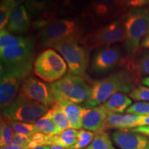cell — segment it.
Segmentation results:
<instances>
[{"label": "cell", "mask_w": 149, "mask_h": 149, "mask_svg": "<svg viewBox=\"0 0 149 149\" xmlns=\"http://www.w3.org/2000/svg\"><path fill=\"white\" fill-rule=\"evenodd\" d=\"M112 136L115 144L121 149H149V139L141 134L117 130Z\"/></svg>", "instance_id": "5bb4252c"}, {"label": "cell", "mask_w": 149, "mask_h": 149, "mask_svg": "<svg viewBox=\"0 0 149 149\" xmlns=\"http://www.w3.org/2000/svg\"><path fill=\"white\" fill-rule=\"evenodd\" d=\"M24 1L26 0H1L0 6H3L12 10L17 7L21 6Z\"/></svg>", "instance_id": "8d00e7d4"}, {"label": "cell", "mask_w": 149, "mask_h": 149, "mask_svg": "<svg viewBox=\"0 0 149 149\" xmlns=\"http://www.w3.org/2000/svg\"><path fill=\"white\" fill-rule=\"evenodd\" d=\"M55 48L64 57L68 67L69 73L83 76L89 64V50L80 46L79 42L67 40L55 44Z\"/></svg>", "instance_id": "9c48e42d"}, {"label": "cell", "mask_w": 149, "mask_h": 149, "mask_svg": "<svg viewBox=\"0 0 149 149\" xmlns=\"http://www.w3.org/2000/svg\"><path fill=\"white\" fill-rule=\"evenodd\" d=\"M149 126V115H139V118L136 124V127Z\"/></svg>", "instance_id": "f35d334b"}, {"label": "cell", "mask_w": 149, "mask_h": 149, "mask_svg": "<svg viewBox=\"0 0 149 149\" xmlns=\"http://www.w3.org/2000/svg\"><path fill=\"white\" fill-rule=\"evenodd\" d=\"M31 137L24 134L15 133L14 134L11 140L10 144L12 145H28L31 141Z\"/></svg>", "instance_id": "e575fe53"}, {"label": "cell", "mask_w": 149, "mask_h": 149, "mask_svg": "<svg viewBox=\"0 0 149 149\" xmlns=\"http://www.w3.org/2000/svg\"><path fill=\"white\" fill-rule=\"evenodd\" d=\"M109 115L102 105L93 108H86L82 116V128L95 134L106 132L104 124Z\"/></svg>", "instance_id": "9a60e30c"}, {"label": "cell", "mask_w": 149, "mask_h": 149, "mask_svg": "<svg viewBox=\"0 0 149 149\" xmlns=\"http://www.w3.org/2000/svg\"><path fill=\"white\" fill-rule=\"evenodd\" d=\"M13 128L10 125V119L1 115L0 122V145L1 147L6 146L10 144L11 140L14 135Z\"/></svg>", "instance_id": "d4e9b609"}, {"label": "cell", "mask_w": 149, "mask_h": 149, "mask_svg": "<svg viewBox=\"0 0 149 149\" xmlns=\"http://www.w3.org/2000/svg\"><path fill=\"white\" fill-rule=\"evenodd\" d=\"M95 135V133L90 130H79L78 132L77 142L66 149H83L91 144V142H92Z\"/></svg>", "instance_id": "f1b7e54d"}, {"label": "cell", "mask_w": 149, "mask_h": 149, "mask_svg": "<svg viewBox=\"0 0 149 149\" xmlns=\"http://www.w3.org/2000/svg\"><path fill=\"white\" fill-rule=\"evenodd\" d=\"M19 92V94L24 97L47 107H51L57 102L50 84H46L33 76H28L24 79Z\"/></svg>", "instance_id": "7c38bea8"}, {"label": "cell", "mask_w": 149, "mask_h": 149, "mask_svg": "<svg viewBox=\"0 0 149 149\" xmlns=\"http://www.w3.org/2000/svg\"><path fill=\"white\" fill-rule=\"evenodd\" d=\"M59 0H50L52 4H58V1Z\"/></svg>", "instance_id": "f6af8a7d"}, {"label": "cell", "mask_w": 149, "mask_h": 149, "mask_svg": "<svg viewBox=\"0 0 149 149\" xmlns=\"http://www.w3.org/2000/svg\"><path fill=\"white\" fill-rule=\"evenodd\" d=\"M140 46L142 48H144V49H149V31L146 35V36L143 38L141 42Z\"/></svg>", "instance_id": "60d3db41"}, {"label": "cell", "mask_w": 149, "mask_h": 149, "mask_svg": "<svg viewBox=\"0 0 149 149\" xmlns=\"http://www.w3.org/2000/svg\"><path fill=\"white\" fill-rule=\"evenodd\" d=\"M133 101L126 95L117 93L102 104L109 113H123L132 105Z\"/></svg>", "instance_id": "ac0fdd59"}, {"label": "cell", "mask_w": 149, "mask_h": 149, "mask_svg": "<svg viewBox=\"0 0 149 149\" xmlns=\"http://www.w3.org/2000/svg\"><path fill=\"white\" fill-rule=\"evenodd\" d=\"M127 130L132 132H135V133L141 134V135L147 136V137H149V126H139V127L130 128V129Z\"/></svg>", "instance_id": "74e56055"}, {"label": "cell", "mask_w": 149, "mask_h": 149, "mask_svg": "<svg viewBox=\"0 0 149 149\" xmlns=\"http://www.w3.org/2000/svg\"><path fill=\"white\" fill-rule=\"evenodd\" d=\"M34 124L36 126L39 132L43 133L48 135H56L62 132L57 126L54 124L49 117L46 115H43Z\"/></svg>", "instance_id": "4316f807"}, {"label": "cell", "mask_w": 149, "mask_h": 149, "mask_svg": "<svg viewBox=\"0 0 149 149\" xmlns=\"http://www.w3.org/2000/svg\"><path fill=\"white\" fill-rule=\"evenodd\" d=\"M32 39L31 37H18L13 36L6 29H2L0 31V49L9 46L25 44Z\"/></svg>", "instance_id": "484cf974"}, {"label": "cell", "mask_w": 149, "mask_h": 149, "mask_svg": "<svg viewBox=\"0 0 149 149\" xmlns=\"http://www.w3.org/2000/svg\"><path fill=\"white\" fill-rule=\"evenodd\" d=\"M126 58L118 46H104L99 48L93 55L91 70L95 74L107 73L123 65L125 66Z\"/></svg>", "instance_id": "8fae6325"}, {"label": "cell", "mask_w": 149, "mask_h": 149, "mask_svg": "<svg viewBox=\"0 0 149 149\" xmlns=\"http://www.w3.org/2000/svg\"><path fill=\"white\" fill-rule=\"evenodd\" d=\"M126 113L137 115H149V102H136L126 110Z\"/></svg>", "instance_id": "d6a6232c"}, {"label": "cell", "mask_w": 149, "mask_h": 149, "mask_svg": "<svg viewBox=\"0 0 149 149\" xmlns=\"http://www.w3.org/2000/svg\"><path fill=\"white\" fill-rule=\"evenodd\" d=\"M59 104L69 121L71 128L78 130L82 128V116L85 107L71 102Z\"/></svg>", "instance_id": "d6986e66"}, {"label": "cell", "mask_w": 149, "mask_h": 149, "mask_svg": "<svg viewBox=\"0 0 149 149\" xmlns=\"http://www.w3.org/2000/svg\"><path fill=\"white\" fill-rule=\"evenodd\" d=\"M33 149H51V148H50V146H42L40 147H37V148Z\"/></svg>", "instance_id": "ee69618b"}, {"label": "cell", "mask_w": 149, "mask_h": 149, "mask_svg": "<svg viewBox=\"0 0 149 149\" xmlns=\"http://www.w3.org/2000/svg\"><path fill=\"white\" fill-rule=\"evenodd\" d=\"M45 115L53 121L61 131L71 128L69 121L58 102H56L52 106Z\"/></svg>", "instance_id": "7402d4cb"}, {"label": "cell", "mask_w": 149, "mask_h": 149, "mask_svg": "<svg viewBox=\"0 0 149 149\" xmlns=\"http://www.w3.org/2000/svg\"><path fill=\"white\" fill-rule=\"evenodd\" d=\"M133 71L138 76L149 77V49L138 51L133 61Z\"/></svg>", "instance_id": "603a6c76"}, {"label": "cell", "mask_w": 149, "mask_h": 149, "mask_svg": "<svg viewBox=\"0 0 149 149\" xmlns=\"http://www.w3.org/2000/svg\"><path fill=\"white\" fill-rule=\"evenodd\" d=\"M50 148H51V149H66L64 147L57 146V145H51Z\"/></svg>", "instance_id": "7bdbcfd3"}, {"label": "cell", "mask_w": 149, "mask_h": 149, "mask_svg": "<svg viewBox=\"0 0 149 149\" xmlns=\"http://www.w3.org/2000/svg\"><path fill=\"white\" fill-rule=\"evenodd\" d=\"M86 149H115L109 136L106 132L96 134L91 144Z\"/></svg>", "instance_id": "83f0119b"}, {"label": "cell", "mask_w": 149, "mask_h": 149, "mask_svg": "<svg viewBox=\"0 0 149 149\" xmlns=\"http://www.w3.org/2000/svg\"><path fill=\"white\" fill-rule=\"evenodd\" d=\"M1 110V115L13 121L34 123L47 113L48 107L19 94L12 103Z\"/></svg>", "instance_id": "ba28073f"}, {"label": "cell", "mask_w": 149, "mask_h": 149, "mask_svg": "<svg viewBox=\"0 0 149 149\" xmlns=\"http://www.w3.org/2000/svg\"><path fill=\"white\" fill-rule=\"evenodd\" d=\"M125 31L126 63L124 68L133 71V61L143 38L149 31V10L133 8L122 19Z\"/></svg>", "instance_id": "7a4b0ae2"}, {"label": "cell", "mask_w": 149, "mask_h": 149, "mask_svg": "<svg viewBox=\"0 0 149 149\" xmlns=\"http://www.w3.org/2000/svg\"><path fill=\"white\" fill-rule=\"evenodd\" d=\"M33 61L24 64L6 65L0 67V104L3 109L15 100L22 81L29 75Z\"/></svg>", "instance_id": "5b68a950"}, {"label": "cell", "mask_w": 149, "mask_h": 149, "mask_svg": "<svg viewBox=\"0 0 149 149\" xmlns=\"http://www.w3.org/2000/svg\"><path fill=\"white\" fill-rule=\"evenodd\" d=\"M124 9L121 0H89L81 17L89 24L97 26L115 18Z\"/></svg>", "instance_id": "30bf717a"}, {"label": "cell", "mask_w": 149, "mask_h": 149, "mask_svg": "<svg viewBox=\"0 0 149 149\" xmlns=\"http://www.w3.org/2000/svg\"><path fill=\"white\" fill-rule=\"evenodd\" d=\"M78 132L79 130L76 129L68 128L56 135H51L49 139V146L57 145L65 148H69L77 141Z\"/></svg>", "instance_id": "44dd1931"}, {"label": "cell", "mask_w": 149, "mask_h": 149, "mask_svg": "<svg viewBox=\"0 0 149 149\" xmlns=\"http://www.w3.org/2000/svg\"><path fill=\"white\" fill-rule=\"evenodd\" d=\"M124 8H139L149 3V0H121Z\"/></svg>", "instance_id": "836d02e7"}, {"label": "cell", "mask_w": 149, "mask_h": 149, "mask_svg": "<svg viewBox=\"0 0 149 149\" xmlns=\"http://www.w3.org/2000/svg\"><path fill=\"white\" fill-rule=\"evenodd\" d=\"M67 64L61 56L51 48L42 52L34 61L33 72L46 82H55L64 76Z\"/></svg>", "instance_id": "8992f818"}, {"label": "cell", "mask_w": 149, "mask_h": 149, "mask_svg": "<svg viewBox=\"0 0 149 149\" xmlns=\"http://www.w3.org/2000/svg\"><path fill=\"white\" fill-rule=\"evenodd\" d=\"M1 149H30L29 145H12L1 147Z\"/></svg>", "instance_id": "ab89813d"}, {"label": "cell", "mask_w": 149, "mask_h": 149, "mask_svg": "<svg viewBox=\"0 0 149 149\" xmlns=\"http://www.w3.org/2000/svg\"><path fill=\"white\" fill-rule=\"evenodd\" d=\"M50 136L46 134L38 132L34 134L31 137V141L29 142V147L30 149H33L37 147L42 146H49Z\"/></svg>", "instance_id": "1f68e13d"}, {"label": "cell", "mask_w": 149, "mask_h": 149, "mask_svg": "<svg viewBox=\"0 0 149 149\" xmlns=\"http://www.w3.org/2000/svg\"><path fill=\"white\" fill-rule=\"evenodd\" d=\"M141 82H142L143 84H144L146 86L149 87V77H144V79L141 80Z\"/></svg>", "instance_id": "b9f144b4"}, {"label": "cell", "mask_w": 149, "mask_h": 149, "mask_svg": "<svg viewBox=\"0 0 149 149\" xmlns=\"http://www.w3.org/2000/svg\"><path fill=\"white\" fill-rule=\"evenodd\" d=\"M89 0H61L59 6V15H80L81 17Z\"/></svg>", "instance_id": "ffe728a7"}, {"label": "cell", "mask_w": 149, "mask_h": 149, "mask_svg": "<svg viewBox=\"0 0 149 149\" xmlns=\"http://www.w3.org/2000/svg\"><path fill=\"white\" fill-rule=\"evenodd\" d=\"M139 115L133 114L109 113L104 124V130L108 129L127 130L135 128Z\"/></svg>", "instance_id": "e0dca14e"}, {"label": "cell", "mask_w": 149, "mask_h": 149, "mask_svg": "<svg viewBox=\"0 0 149 149\" xmlns=\"http://www.w3.org/2000/svg\"><path fill=\"white\" fill-rule=\"evenodd\" d=\"M125 40V31L122 20H115L87 33L80 44L90 51L97 48L111 46Z\"/></svg>", "instance_id": "52a82bcc"}, {"label": "cell", "mask_w": 149, "mask_h": 149, "mask_svg": "<svg viewBox=\"0 0 149 149\" xmlns=\"http://www.w3.org/2000/svg\"><path fill=\"white\" fill-rule=\"evenodd\" d=\"M88 23L79 19H55L41 30L40 43L44 47L53 48L55 44L67 40L80 42L86 31Z\"/></svg>", "instance_id": "3957f363"}, {"label": "cell", "mask_w": 149, "mask_h": 149, "mask_svg": "<svg viewBox=\"0 0 149 149\" xmlns=\"http://www.w3.org/2000/svg\"><path fill=\"white\" fill-rule=\"evenodd\" d=\"M139 77L128 68L120 70L102 79L93 81L90 97L83 103L86 108L104 104L117 93H130L139 82Z\"/></svg>", "instance_id": "6da1fadb"}, {"label": "cell", "mask_w": 149, "mask_h": 149, "mask_svg": "<svg viewBox=\"0 0 149 149\" xmlns=\"http://www.w3.org/2000/svg\"><path fill=\"white\" fill-rule=\"evenodd\" d=\"M10 122L11 126L16 133H21L29 136V137H32L34 134L39 132L35 124L16 122V121H13L11 120H10Z\"/></svg>", "instance_id": "f546056e"}, {"label": "cell", "mask_w": 149, "mask_h": 149, "mask_svg": "<svg viewBox=\"0 0 149 149\" xmlns=\"http://www.w3.org/2000/svg\"><path fill=\"white\" fill-rule=\"evenodd\" d=\"M34 40L0 49L1 63L6 65L24 64L33 61Z\"/></svg>", "instance_id": "4fadbf2b"}, {"label": "cell", "mask_w": 149, "mask_h": 149, "mask_svg": "<svg viewBox=\"0 0 149 149\" xmlns=\"http://www.w3.org/2000/svg\"><path fill=\"white\" fill-rule=\"evenodd\" d=\"M56 102L65 103H84L90 97L92 86L81 76L68 73L50 84Z\"/></svg>", "instance_id": "277c9868"}, {"label": "cell", "mask_w": 149, "mask_h": 149, "mask_svg": "<svg viewBox=\"0 0 149 149\" xmlns=\"http://www.w3.org/2000/svg\"><path fill=\"white\" fill-rule=\"evenodd\" d=\"M25 5L30 13L38 18L45 14L53 4L50 0H26Z\"/></svg>", "instance_id": "cb8c5ba5"}, {"label": "cell", "mask_w": 149, "mask_h": 149, "mask_svg": "<svg viewBox=\"0 0 149 149\" xmlns=\"http://www.w3.org/2000/svg\"><path fill=\"white\" fill-rule=\"evenodd\" d=\"M11 10L3 6H0V29H4L8 25Z\"/></svg>", "instance_id": "d590c367"}, {"label": "cell", "mask_w": 149, "mask_h": 149, "mask_svg": "<svg viewBox=\"0 0 149 149\" xmlns=\"http://www.w3.org/2000/svg\"><path fill=\"white\" fill-rule=\"evenodd\" d=\"M31 27V17L27 8L23 5L11 10L6 30L10 33L23 34Z\"/></svg>", "instance_id": "2e32d148"}, {"label": "cell", "mask_w": 149, "mask_h": 149, "mask_svg": "<svg viewBox=\"0 0 149 149\" xmlns=\"http://www.w3.org/2000/svg\"><path fill=\"white\" fill-rule=\"evenodd\" d=\"M129 96L135 101L149 102V87L138 86L129 93Z\"/></svg>", "instance_id": "4dcf8cb0"}]
</instances>
